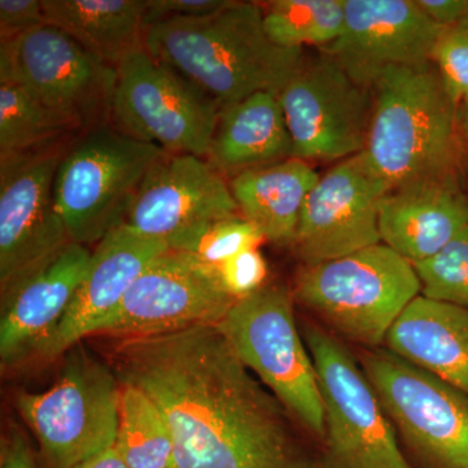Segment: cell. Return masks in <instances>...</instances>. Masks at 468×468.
I'll use <instances>...</instances> for the list:
<instances>
[{"instance_id":"1","label":"cell","mask_w":468,"mask_h":468,"mask_svg":"<svg viewBox=\"0 0 468 468\" xmlns=\"http://www.w3.org/2000/svg\"><path fill=\"white\" fill-rule=\"evenodd\" d=\"M120 383L149 396L174 439V468H315L288 410L243 365L218 325L120 341Z\"/></svg>"},{"instance_id":"2","label":"cell","mask_w":468,"mask_h":468,"mask_svg":"<svg viewBox=\"0 0 468 468\" xmlns=\"http://www.w3.org/2000/svg\"><path fill=\"white\" fill-rule=\"evenodd\" d=\"M144 48L220 107L255 92L279 95L303 58L271 41L258 3L237 0L208 16L154 24Z\"/></svg>"},{"instance_id":"3","label":"cell","mask_w":468,"mask_h":468,"mask_svg":"<svg viewBox=\"0 0 468 468\" xmlns=\"http://www.w3.org/2000/svg\"><path fill=\"white\" fill-rule=\"evenodd\" d=\"M372 92L365 153L389 192L457 176V107L432 61L388 68Z\"/></svg>"},{"instance_id":"4","label":"cell","mask_w":468,"mask_h":468,"mask_svg":"<svg viewBox=\"0 0 468 468\" xmlns=\"http://www.w3.org/2000/svg\"><path fill=\"white\" fill-rule=\"evenodd\" d=\"M421 286L415 268L384 243L301 268L292 297L335 334L377 349Z\"/></svg>"},{"instance_id":"5","label":"cell","mask_w":468,"mask_h":468,"mask_svg":"<svg viewBox=\"0 0 468 468\" xmlns=\"http://www.w3.org/2000/svg\"><path fill=\"white\" fill-rule=\"evenodd\" d=\"M165 154L111 122L77 134L61 159L54 186L70 241L89 248L124 226L144 176Z\"/></svg>"},{"instance_id":"6","label":"cell","mask_w":468,"mask_h":468,"mask_svg":"<svg viewBox=\"0 0 468 468\" xmlns=\"http://www.w3.org/2000/svg\"><path fill=\"white\" fill-rule=\"evenodd\" d=\"M292 298L285 286L264 285L239 298L218 325L243 365L322 442L325 417L318 374L295 324Z\"/></svg>"},{"instance_id":"7","label":"cell","mask_w":468,"mask_h":468,"mask_svg":"<svg viewBox=\"0 0 468 468\" xmlns=\"http://www.w3.org/2000/svg\"><path fill=\"white\" fill-rule=\"evenodd\" d=\"M324 406L315 468H414L396 428L349 349L318 325L304 326Z\"/></svg>"},{"instance_id":"8","label":"cell","mask_w":468,"mask_h":468,"mask_svg":"<svg viewBox=\"0 0 468 468\" xmlns=\"http://www.w3.org/2000/svg\"><path fill=\"white\" fill-rule=\"evenodd\" d=\"M122 383L84 349L70 353L54 384L20 393L16 408L39 445L45 468H73L115 445Z\"/></svg>"},{"instance_id":"9","label":"cell","mask_w":468,"mask_h":468,"mask_svg":"<svg viewBox=\"0 0 468 468\" xmlns=\"http://www.w3.org/2000/svg\"><path fill=\"white\" fill-rule=\"evenodd\" d=\"M360 367L414 468H468V394L389 349H366Z\"/></svg>"},{"instance_id":"10","label":"cell","mask_w":468,"mask_h":468,"mask_svg":"<svg viewBox=\"0 0 468 468\" xmlns=\"http://www.w3.org/2000/svg\"><path fill=\"white\" fill-rule=\"evenodd\" d=\"M220 109L144 48L117 64L111 124L129 137L207 159Z\"/></svg>"},{"instance_id":"11","label":"cell","mask_w":468,"mask_h":468,"mask_svg":"<svg viewBox=\"0 0 468 468\" xmlns=\"http://www.w3.org/2000/svg\"><path fill=\"white\" fill-rule=\"evenodd\" d=\"M0 82H14L77 131L111 122L116 68L51 24L0 42Z\"/></svg>"},{"instance_id":"12","label":"cell","mask_w":468,"mask_h":468,"mask_svg":"<svg viewBox=\"0 0 468 468\" xmlns=\"http://www.w3.org/2000/svg\"><path fill=\"white\" fill-rule=\"evenodd\" d=\"M369 90L324 51L302 58L279 94L292 158L341 162L363 153L372 112Z\"/></svg>"},{"instance_id":"13","label":"cell","mask_w":468,"mask_h":468,"mask_svg":"<svg viewBox=\"0 0 468 468\" xmlns=\"http://www.w3.org/2000/svg\"><path fill=\"white\" fill-rule=\"evenodd\" d=\"M237 301L221 284L214 268L169 249L144 268L94 335L126 340L218 325Z\"/></svg>"},{"instance_id":"14","label":"cell","mask_w":468,"mask_h":468,"mask_svg":"<svg viewBox=\"0 0 468 468\" xmlns=\"http://www.w3.org/2000/svg\"><path fill=\"white\" fill-rule=\"evenodd\" d=\"M75 137L0 158V286L72 242L54 186Z\"/></svg>"},{"instance_id":"15","label":"cell","mask_w":468,"mask_h":468,"mask_svg":"<svg viewBox=\"0 0 468 468\" xmlns=\"http://www.w3.org/2000/svg\"><path fill=\"white\" fill-rule=\"evenodd\" d=\"M389 187L365 151L320 176L304 201L294 248L306 266L381 243L378 215Z\"/></svg>"},{"instance_id":"16","label":"cell","mask_w":468,"mask_h":468,"mask_svg":"<svg viewBox=\"0 0 468 468\" xmlns=\"http://www.w3.org/2000/svg\"><path fill=\"white\" fill-rule=\"evenodd\" d=\"M441 29L417 0H345L343 33L323 51L372 89L388 68L431 61Z\"/></svg>"},{"instance_id":"17","label":"cell","mask_w":468,"mask_h":468,"mask_svg":"<svg viewBox=\"0 0 468 468\" xmlns=\"http://www.w3.org/2000/svg\"><path fill=\"white\" fill-rule=\"evenodd\" d=\"M234 215L239 209L229 183L207 159L165 153L144 176L124 226L168 241L187 228Z\"/></svg>"},{"instance_id":"18","label":"cell","mask_w":468,"mask_h":468,"mask_svg":"<svg viewBox=\"0 0 468 468\" xmlns=\"http://www.w3.org/2000/svg\"><path fill=\"white\" fill-rule=\"evenodd\" d=\"M88 246L69 242L2 291L0 360L15 365L54 334L66 315L91 260Z\"/></svg>"},{"instance_id":"19","label":"cell","mask_w":468,"mask_h":468,"mask_svg":"<svg viewBox=\"0 0 468 468\" xmlns=\"http://www.w3.org/2000/svg\"><path fill=\"white\" fill-rule=\"evenodd\" d=\"M167 250L165 239L141 236L125 226L107 234L95 245L84 280L66 315L37 354L55 358L94 335L119 307L144 268Z\"/></svg>"},{"instance_id":"20","label":"cell","mask_w":468,"mask_h":468,"mask_svg":"<svg viewBox=\"0 0 468 468\" xmlns=\"http://www.w3.org/2000/svg\"><path fill=\"white\" fill-rule=\"evenodd\" d=\"M468 227V197L457 176L390 190L378 215L381 243L410 263L430 260Z\"/></svg>"},{"instance_id":"21","label":"cell","mask_w":468,"mask_h":468,"mask_svg":"<svg viewBox=\"0 0 468 468\" xmlns=\"http://www.w3.org/2000/svg\"><path fill=\"white\" fill-rule=\"evenodd\" d=\"M388 349L468 394V310L418 295L385 338Z\"/></svg>"},{"instance_id":"22","label":"cell","mask_w":468,"mask_h":468,"mask_svg":"<svg viewBox=\"0 0 468 468\" xmlns=\"http://www.w3.org/2000/svg\"><path fill=\"white\" fill-rule=\"evenodd\" d=\"M292 158L291 133L275 92L260 91L220 109L207 160L236 176Z\"/></svg>"},{"instance_id":"23","label":"cell","mask_w":468,"mask_h":468,"mask_svg":"<svg viewBox=\"0 0 468 468\" xmlns=\"http://www.w3.org/2000/svg\"><path fill=\"white\" fill-rule=\"evenodd\" d=\"M320 175L309 163L289 158L233 176L230 192L239 215L267 241L294 246L304 201Z\"/></svg>"},{"instance_id":"24","label":"cell","mask_w":468,"mask_h":468,"mask_svg":"<svg viewBox=\"0 0 468 468\" xmlns=\"http://www.w3.org/2000/svg\"><path fill=\"white\" fill-rule=\"evenodd\" d=\"M46 23L109 66L144 48L147 0H42Z\"/></svg>"},{"instance_id":"25","label":"cell","mask_w":468,"mask_h":468,"mask_svg":"<svg viewBox=\"0 0 468 468\" xmlns=\"http://www.w3.org/2000/svg\"><path fill=\"white\" fill-rule=\"evenodd\" d=\"M115 446L128 468H174V439L167 420L134 385L122 383Z\"/></svg>"},{"instance_id":"26","label":"cell","mask_w":468,"mask_h":468,"mask_svg":"<svg viewBox=\"0 0 468 468\" xmlns=\"http://www.w3.org/2000/svg\"><path fill=\"white\" fill-rule=\"evenodd\" d=\"M81 133L14 82H0V158L50 146Z\"/></svg>"},{"instance_id":"27","label":"cell","mask_w":468,"mask_h":468,"mask_svg":"<svg viewBox=\"0 0 468 468\" xmlns=\"http://www.w3.org/2000/svg\"><path fill=\"white\" fill-rule=\"evenodd\" d=\"M264 27L280 48H329L344 30L345 0H275L268 3Z\"/></svg>"},{"instance_id":"28","label":"cell","mask_w":468,"mask_h":468,"mask_svg":"<svg viewBox=\"0 0 468 468\" xmlns=\"http://www.w3.org/2000/svg\"><path fill=\"white\" fill-rule=\"evenodd\" d=\"M263 241L266 239L257 228L241 215H234L187 228L167 243L171 250L185 252L214 268L239 252L258 249Z\"/></svg>"},{"instance_id":"29","label":"cell","mask_w":468,"mask_h":468,"mask_svg":"<svg viewBox=\"0 0 468 468\" xmlns=\"http://www.w3.org/2000/svg\"><path fill=\"white\" fill-rule=\"evenodd\" d=\"M412 266L420 295L468 310V227L432 258Z\"/></svg>"},{"instance_id":"30","label":"cell","mask_w":468,"mask_h":468,"mask_svg":"<svg viewBox=\"0 0 468 468\" xmlns=\"http://www.w3.org/2000/svg\"><path fill=\"white\" fill-rule=\"evenodd\" d=\"M431 61L452 104L458 107L468 91V20L442 27Z\"/></svg>"},{"instance_id":"31","label":"cell","mask_w":468,"mask_h":468,"mask_svg":"<svg viewBox=\"0 0 468 468\" xmlns=\"http://www.w3.org/2000/svg\"><path fill=\"white\" fill-rule=\"evenodd\" d=\"M214 270L221 284L236 300L263 288L268 275L266 260L258 249L239 252Z\"/></svg>"},{"instance_id":"32","label":"cell","mask_w":468,"mask_h":468,"mask_svg":"<svg viewBox=\"0 0 468 468\" xmlns=\"http://www.w3.org/2000/svg\"><path fill=\"white\" fill-rule=\"evenodd\" d=\"M42 0H2L0 2V42L45 24Z\"/></svg>"},{"instance_id":"33","label":"cell","mask_w":468,"mask_h":468,"mask_svg":"<svg viewBox=\"0 0 468 468\" xmlns=\"http://www.w3.org/2000/svg\"><path fill=\"white\" fill-rule=\"evenodd\" d=\"M229 0H147V27L174 18H198L215 14Z\"/></svg>"},{"instance_id":"34","label":"cell","mask_w":468,"mask_h":468,"mask_svg":"<svg viewBox=\"0 0 468 468\" xmlns=\"http://www.w3.org/2000/svg\"><path fill=\"white\" fill-rule=\"evenodd\" d=\"M0 468H37L27 437L17 427L2 440Z\"/></svg>"},{"instance_id":"35","label":"cell","mask_w":468,"mask_h":468,"mask_svg":"<svg viewBox=\"0 0 468 468\" xmlns=\"http://www.w3.org/2000/svg\"><path fill=\"white\" fill-rule=\"evenodd\" d=\"M433 23L440 27H451L468 20V0H417Z\"/></svg>"},{"instance_id":"36","label":"cell","mask_w":468,"mask_h":468,"mask_svg":"<svg viewBox=\"0 0 468 468\" xmlns=\"http://www.w3.org/2000/svg\"><path fill=\"white\" fill-rule=\"evenodd\" d=\"M73 468H128L125 462L122 461V455L117 451L116 446H111L107 451L89 458L88 461L77 464Z\"/></svg>"},{"instance_id":"37","label":"cell","mask_w":468,"mask_h":468,"mask_svg":"<svg viewBox=\"0 0 468 468\" xmlns=\"http://www.w3.org/2000/svg\"><path fill=\"white\" fill-rule=\"evenodd\" d=\"M457 124L461 137L468 143V91L458 104Z\"/></svg>"}]
</instances>
